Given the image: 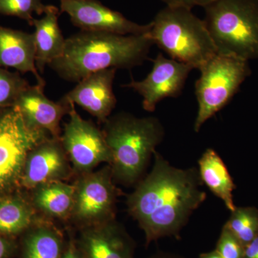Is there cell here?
Wrapping results in <instances>:
<instances>
[{"label": "cell", "mask_w": 258, "mask_h": 258, "mask_svg": "<svg viewBox=\"0 0 258 258\" xmlns=\"http://www.w3.org/2000/svg\"><path fill=\"white\" fill-rule=\"evenodd\" d=\"M147 177L128 197L129 213L145 234L146 243L165 237L179 238L191 213L206 199L199 171L178 169L159 153Z\"/></svg>", "instance_id": "6da1fadb"}, {"label": "cell", "mask_w": 258, "mask_h": 258, "mask_svg": "<svg viewBox=\"0 0 258 258\" xmlns=\"http://www.w3.org/2000/svg\"><path fill=\"white\" fill-rule=\"evenodd\" d=\"M154 45L143 35L82 31L66 39L62 55L49 66L66 81L80 82L102 70L131 69L143 64Z\"/></svg>", "instance_id": "7a4b0ae2"}, {"label": "cell", "mask_w": 258, "mask_h": 258, "mask_svg": "<svg viewBox=\"0 0 258 258\" xmlns=\"http://www.w3.org/2000/svg\"><path fill=\"white\" fill-rule=\"evenodd\" d=\"M105 123L103 132L111 151L113 178L134 184L164 138L163 125L155 117L137 118L128 113H118Z\"/></svg>", "instance_id": "3957f363"}, {"label": "cell", "mask_w": 258, "mask_h": 258, "mask_svg": "<svg viewBox=\"0 0 258 258\" xmlns=\"http://www.w3.org/2000/svg\"><path fill=\"white\" fill-rule=\"evenodd\" d=\"M151 25L147 36L154 45L171 58L193 69L200 71L217 54L205 22L191 10L166 6L156 15Z\"/></svg>", "instance_id": "277c9868"}, {"label": "cell", "mask_w": 258, "mask_h": 258, "mask_svg": "<svg viewBox=\"0 0 258 258\" xmlns=\"http://www.w3.org/2000/svg\"><path fill=\"white\" fill-rule=\"evenodd\" d=\"M205 12L217 54L258 59V0H215Z\"/></svg>", "instance_id": "5b68a950"}, {"label": "cell", "mask_w": 258, "mask_h": 258, "mask_svg": "<svg viewBox=\"0 0 258 258\" xmlns=\"http://www.w3.org/2000/svg\"><path fill=\"white\" fill-rule=\"evenodd\" d=\"M195 83L198 112L195 131L222 110L250 75L248 61L232 55L217 54L200 70Z\"/></svg>", "instance_id": "8992f818"}, {"label": "cell", "mask_w": 258, "mask_h": 258, "mask_svg": "<svg viewBox=\"0 0 258 258\" xmlns=\"http://www.w3.org/2000/svg\"><path fill=\"white\" fill-rule=\"evenodd\" d=\"M47 134L29 124L16 107L0 112V198L21 182L28 154Z\"/></svg>", "instance_id": "52a82bcc"}, {"label": "cell", "mask_w": 258, "mask_h": 258, "mask_svg": "<svg viewBox=\"0 0 258 258\" xmlns=\"http://www.w3.org/2000/svg\"><path fill=\"white\" fill-rule=\"evenodd\" d=\"M113 178L110 165L83 174L75 185L74 220L85 227L112 220L118 195Z\"/></svg>", "instance_id": "ba28073f"}, {"label": "cell", "mask_w": 258, "mask_h": 258, "mask_svg": "<svg viewBox=\"0 0 258 258\" xmlns=\"http://www.w3.org/2000/svg\"><path fill=\"white\" fill-rule=\"evenodd\" d=\"M69 121L60 139L75 170L81 174L92 171L101 163L111 161V154L103 132L92 122L83 119L70 103Z\"/></svg>", "instance_id": "9c48e42d"}, {"label": "cell", "mask_w": 258, "mask_h": 258, "mask_svg": "<svg viewBox=\"0 0 258 258\" xmlns=\"http://www.w3.org/2000/svg\"><path fill=\"white\" fill-rule=\"evenodd\" d=\"M193 69L189 64L159 53L146 79L132 81L125 87L132 88L143 98L144 109L155 111L158 103L166 98H177Z\"/></svg>", "instance_id": "30bf717a"}, {"label": "cell", "mask_w": 258, "mask_h": 258, "mask_svg": "<svg viewBox=\"0 0 258 258\" xmlns=\"http://www.w3.org/2000/svg\"><path fill=\"white\" fill-rule=\"evenodd\" d=\"M61 13L69 15L71 22L84 31L105 32L119 35H143L151 23L139 25L121 13L107 8L98 0H59Z\"/></svg>", "instance_id": "8fae6325"}, {"label": "cell", "mask_w": 258, "mask_h": 258, "mask_svg": "<svg viewBox=\"0 0 258 258\" xmlns=\"http://www.w3.org/2000/svg\"><path fill=\"white\" fill-rule=\"evenodd\" d=\"M59 139H46L28 154L22 176L21 184L28 189L58 181L69 174L70 167Z\"/></svg>", "instance_id": "7c38bea8"}, {"label": "cell", "mask_w": 258, "mask_h": 258, "mask_svg": "<svg viewBox=\"0 0 258 258\" xmlns=\"http://www.w3.org/2000/svg\"><path fill=\"white\" fill-rule=\"evenodd\" d=\"M116 69L102 70L86 76L66 93L61 102L79 105L101 122H106L116 105L113 83Z\"/></svg>", "instance_id": "4fadbf2b"}, {"label": "cell", "mask_w": 258, "mask_h": 258, "mask_svg": "<svg viewBox=\"0 0 258 258\" xmlns=\"http://www.w3.org/2000/svg\"><path fill=\"white\" fill-rule=\"evenodd\" d=\"M78 247L83 258H135L133 240L113 220L85 227Z\"/></svg>", "instance_id": "5bb4252c"}, {"label": "cell", "mask_w": 258, "mask_h": 258, "mask_svg": "<svg viewBox=\"0 0 258 258\" xmlns=\"http://www.w3.org/2000/svg\"><path fill=\"white\" fill-rule=\"evenodd\" d=\"M45 86L29 85L20 93L14 106L31 126L50 134L52 138L59 139L60 120L69 113L70 106L48 99L44 94Z\"/></svg>", "instance_id": "9a60e30c"}, {"label": "cell", "mask_w": 258, "mask_h": 258, "mask_svg": "<svg viewBox=\"0 0 258 258\" xmlns=\"http://www.w3.org/2000/svg\"><path fill=\"white\" fill-rule=\"evenodd\" d=\"M33 34L0 25V66L13 68L23 74L32 73L37 84L45 86V81L37 70Z\"/></svg>", "instance_id": "2e32d148"}, {"label": "cell", "mask_w": 258, "mask_h": 258, "mask_svg": "<svg viewBox=\"0 0 258 258\" xmlns=\"http://www.w3.org/2000/svg\"><path fill=\"white\" fill-rule=\"evenodd\" d=\"M44 14L41 19H34L32 25L35 28V64L41 74L46 64L62 55L66 42L58 25L59 10L47 5Z\"/></svg>", "instance_id": "e0dca14e"}, {"label": "cell", "mask_w": 258, "mask_h": 258, "mask_svg": "<svg viewBox=\"0 0 258 258\" xmlns=\"http://www.w3.org/2000/svg\"><path fill=\"white\" fill-rule=\"evenodd\" d=\"M199 174L203 183L215 196L222 200L230 212L236 208L232 192L235 189L232 176L221 157L215 150L208 149L199 160Z\"/></svg>", "instance_id": "ac0fdd59"}, {"label": "cell", "mask_w": 258, "mask_h": 258, "mask_svg": "<svg viewBox=\"0 0 258 258\" xmlns=\"http://www.w3.org/2000/svg\"><path fill=\"white\" fill-rule=\"evenodd\" d=\"M35 189L34 204L42 212L55 217H64L71 214L75 186L58 180L42 184Z\"/></svg>", "instance_id": "d6986e66"}, {"label": "cell", "mask_w": 258, "mask_h": 258, "mask_svg": "<svg viewBox=\"0 0 258 258\" xmlns=\"http://www.w3.org/2000/svg\"><path fill=\"white\" fill-rule=\"evenodd\" d=\"M62 254V237L50 226H37L24 240L22 258H61Z\"/></svg>", "instance_id": "ffe728a7"}, {"label": "cell", "mask_w": 258, "mask_h": 258, "mask_svg": "<svg viewBox=\"0 0 258 258\" xmlns=\"http://www.w3.org/2000/svg\"><path fill=\"white\" fill-rule=\"evenodd\" d=\"M30 205L18 197L0 198V234L16 235L28 229L33 221Z\"/></svg>", "instance_id": "44dd1931"}, {"label": "cell", "mask_w": 258, "mask_h": 258, "mask_svg": "<svg viewBox=\"0 0 258 258\" xmlns=\"http://www.w3.org/2000/svg\"><path fill=\"white\" fill-rule=\"evenodd\" d=\"M224 226L245 247L258 236V210L254 207H236Z\"/></svg>", "instance_id": "7402d4cb"}, {"label": "cell", "mask_w": 258, "mask_h": 258, "mask_svg": "<svg viewBox=\"0 0 258 258\" xmlns=\"http://www.w3.org/2000/svg\"><path fill=\"white\" fill-rule=\"evenodd\" d=\"M29 83L18 74L0 66V109L14 107L17 99Z\"/></svg>", "instance_id": "603a6c76"}, {"label": "cell", "mask_w": 258, "mask_h": 258, "mask_svg": "<svg viewBox=\"0 0 258 258\" xmlns=\"http://www.w3.org/2000/svg\"><path fill=\"white\" fill-rule=\"evenodd\" d=\"M47 7L42 0H0V14L18 17L32 25L34 13L41 15Z\"/></svg>", "instance_id": "cb8c5ba5"}, {"label": "cell", "mask_w": 258, "mask_h": 258, "mask_svg": "<svg viewBox=\"0 0 258 258\" xmlns=\"http://www.w3.org/2000/svg\"><path fill=\"white\" fill-rule=\"evenodd\" d=\"M215 249L223 258H244V246L225 226H223Z\"/></svg>", "instance_id": "d4e9b609"}, {"label": "cell", "mask_w": 258, "mask_h": 258, "mask_svg": "<svg viewBox=\"0 0 258 258\" xmlns=\"http://www.w3.org/2000/svg\"><path fill=\"white\" fill-rule=\"evenodd\" d=\"M167 7L182 8L191 10L195 7H205L214 3L215 0H161Z\"/></svg>", "instance_id": "484cf974"}, {"label": "cell", "mask_w": 258, "mask_h": 258, "mask_svg": "<svg viewBox=\"0 0 258 258\" xmlns=\"http://www.w3.org/2000/svg\"><path fill=\"white\" fill-rule=\"evenodd\" d=\"M14 249L13 242L4 237L0 235V258H8Z\"/></svg>", "instance_id": "4316f807"}, {"label": "cell", "mask_w": 258, "mask_h": 258, "mask_svg": "<svg viewBox=\"0 0 258 258\" xmlns=\"http://www.w3.org/2000/svg\"><path fill=\"white\" fill-rule=\"evenodd\" d=\"M244 258H258V236L244 247Z\"/></svg>", "instance_id": "83f0119b"}, {"label": "cell", "mask_w": 258, "mask_h": 258, "mask_svg": "<svg viewBox=\"0 0 258 258\" xmlns=\"http://www.w3.org/2000/svg\"><path fill=\"white\" fill-rule=\"evenodd\" d=\"M61 258H83V256L79 247L74 243H71Z\"/></svg>", "instance_id": "f1b7e54d"}, {"label": "cell", "mask_w": 258, "mask_h": 258, "mask_svg": "<svg viewBox=\"0 0 258 258\" xmlns=\"http://www.w3.org/2000/svg\"><path fill=\"white\" fill-rule=\"evenodd\" d=\"M199 258H223L220 255V254L215 249V250L211 251V252H205L202 253Z\"/></svg>", "instance_id": "f546056e"}, {"label": "cell", "mask_w": 258, "mask_h": 258, "mask_svg": "<svg viewBox=\"0 0 258 258\" xmlns=\"http://www.w3.org/2000/svg\"><path fill=\"white\" fill-rule=\"evenodd\" d=\"M149 258H182L175 254L166 253V252H159V253L154 254Z\"/></svg>", "instance_id": "4dcf8cb0"}]
</instances>
